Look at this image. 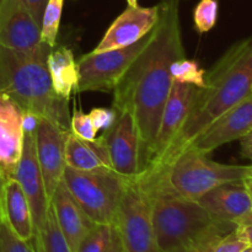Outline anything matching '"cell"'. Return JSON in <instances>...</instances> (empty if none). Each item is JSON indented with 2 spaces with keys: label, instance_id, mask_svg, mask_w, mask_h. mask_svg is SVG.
<instances>
[{
  "label": "cell",
  "instance_id": "cell-1",
  "mask_svg": "<svg viewBox=\"0 0 252 252\" xmlns=\"http://www.w3.org/2000/svg\"><path fill=\"white\" fill-rule=\"evenodd\" d=\"M150 41L116 85L113 110L128 111L139 137V174L149 164L162 110L172 88L171 64L185 58L180 0H160ZM138 174V175H139Z\"/></svg>",
  "mask_w": 252,
  "mask_h": 252
},
{
  "label": "cell",
  "instance_id": "cell-2",
  "mask_svg": "<svg viewBox=\"0 0 252 252\" xmlns=\"http://www.w3.org/2000/svg\"><path fill=\"white\" fill-rule=\"evenodd\" d=\"M252 94V36L236 42L206 73L181 129L161 159L138 176L164 171L214 121ZM137 176V177H138Z\"/></svg>",
  "mask_w": 252,
  "mask_h": 252
},
{
  "label": "cell",
  "instance_id": "cell-3",
  "mask_svg": "<svg viewBox=\"0 0 252 252\" xmlns=\"http://www.w3.org/2000/svg\"><path fill=\"white\" fill-rule=\"evenodd\" d=\"M0 95L15 101L24 113L44 117L63 129H70L68 100L54 93L47 63L1 44Z\"/></svg>",
  "mask_w": 252,
  "mask_h": 252
},
{
  "label": "cell",
  "instance_id": "cell-4",
  "mask_svg": "<svg viewBox=\"0 0 252 252\" xmlns=\"http://www.w3.org/2000/svg\"><path fill=\"white\" fill-rule=\"evenodd\" d=\"M135 179L139 180L149 197L155 238L161 252L196 238L217 221L196 199L174 191L164 176Z\"/></svg>",
  "mask_w": 252,
  "mask_h": 252
},
{
  "label": "cell",
  "instance_id": "cell-5",
  "mask_svg": "<svg viewBox=\"0 0 252 252\" xmlns=\"http://www.w3.org/2000/svg\"><path fill=\"white\" fill-rule=\"evenodd\" d=\"M159 175L164 176L169 186L177 193L197 201L214 187L240 182L252 176V165L220 164L211 160L203 153L186 149L167 169L153 176Z\"/></svg>",
  "mask_w": 252,
  "mask_h": 252
},
{
  "label": "cell",
  "instance_id": "cell-6",
  "mask_svg": "<svg viewBox=\"0 0 252 252\" xmlns=\"http://www.w3.org/2000/svg\"><path fill=\"white\" fill-rule=\"evenodd\" d=\"M126 180L108 169L80 171L65 166L63 174L71 196L95 224H115Z\"/></svg>",
  "mask_w": 252,
  "mask_h": 252
},
{
  "label": "cell",
  "instance_id": "cell-7",
  "mask_svg": "<svg viewBox=\"0 0 252 252\" xmlns=\"http://www.w3.org/2000/svg\"><path fill=\"white\" fill-rule=\"evenodd\" d=\"M113 225L125 252H161L155 238L149 197L138 179L126 180Z\"/></svg>",
  "mask_w": 252,
  "mask_h": 252
},
{
  "label": "cell",
  "instance_id": "cell-8",
  "mask_svg": "<svg viewBox=\"0 0 252 252\" xmlns=\"http://www.w3.org/2000/svg\"><path fill=\"white\" fill-rule=\"evenodd\" d=\"M153 30L142 39L123 48L106 51L102 53H89L78 61L79 85L76 93L81 91H102L110 93L130 64L139 56L148 42L150 41Z\"/></svg>",
  "mask_w": 252,
  "mask_h": 252
},
{
  "label": "cell",
  "instance_id": "cell-9",
  "mask_svg": "<svg viewBox=\"0 0 252 252\" xmlns=\"http://www.w3.org/2000/svg\"><path fill=\"white\" fill-rule=\"evenodd\" d=\"M0 44L44 63L52 51L41 41V26L21 0H0Z\"/></svg>",
  "mask_w": 252,
  "mask_h": 252
},
{
  "label": "cell",
  "instance_id": "cell-10",
  "mask_svg": "<svg viewBox=\"0 0 252 252\" xmlns=\"http://www.w3.org/2000/svg\"><path fill=\"white\" fill-rule=\"evenodd\" d=\"M14 179L21 186L32 212L34 230L46 221L51 199L47 196L36 153V128L24 129V145Z\"/></svg>",
  "mask_w": 252,
  "mask_h": 252
},
{
  "label": "cell",
  "instance_id": "cell-11",
  "mask_svg": "<svg viewBox=\"0 0 252 252\" xmlns=\"http://www.w3.org/2000/svg\"><path fill=\"white\" fill-rule=\"evenodd\" d=\"M44 117H37L36 153L49 199L63 180L68 133Z\"/></svg>",
  "mask_w": 252,
  "mask_h": 252
},
{
  "label": "cell",
  "instance_id": "cell-12",
  "mask_svg": "<svg viewBox=\"0 0 252 252\" xmlns=\"http://www.w3.org/2000/svg\"><path fill=\"white\" fill-rule=\"evenodd\" d=\"M113 171L125 179L139 174V137L135 122L128 111L118 113L116 122L102 134Z\"/></svg>",
  "mask_w": 252,
  "mask_h": 252
},
{
  "label": "cell",
  "instance_id": "cell-13",
  "mask_svg": "<svg viewBox=\"0 0 252 252\" xmlns=\"http://www.w3.org/2000/svg\"><path fill=\"white\" fill-rule=\"evenodd\" d=\"M198 88L189 84L172 83L171 91L167 97L166 103L162 110L161 120H160L159 129H158L157 138H155L154 147H153L152 157L149 164L145 167L144 171L152 169L165 154L172 140L175 139L182 125L186 121L191 110L192 102L197 95ZM143 171V172H144ZM140 175V174H139Z\"/></svg>",
  "mask_w": 252,
  "mask_h": 252
},
{
  "label": "cell",
  "instance_id": "cell-14",
  "mask_svg": "<svg viewBox=\"0 0 252 252\" xmlns=\"http://www.w3.org/2000/svg\"><path fill=\"white\" fill-rule=\"evenodd\" d=\"M252 130V94L214 121L187 149L208 155L221 145L238 140Z\"/></svg>",
  "mask_w": 252,
  "mask_h": 252
},
{
  "label": "cell",
  "instance_id": "cell-15",
  "mask_svg": "<svg viewBox=\"0 0 252 252\" xmlns=\"http://www.w3.org/2000/svg\"><path fill=\"white\" fill-rule=\"evenodd\" d=\"M158 17V5L152 7L128 6L120 16L116 17L115 21L103 34L100 43L91 53H102L134 44L154 29Z\"/></svg>",
  "mask_w": 252,
  "mask_h": 252
},
{
  "label": "cell",
  "instance_id": "cell-16",
  "mask_svg": "<svg viewBox=\"0 0 252 252\" xmlns=\"http://www.w3.org/2000/svg\"><path fill=\"white\" fill-rule=\"evenodd\" d=\"M24 145V112L15 101L0 95V174L14 179Z\"/></svg>",
  "mask_w": 252,
  "mask_h": 252
},
{
  "label": "cell",
  "instance_id": "cell-17",
  "mask_svg": "<svg viewBox=\"0 0 252 252\" xmlns=\"http://www.w3.org/2000/svg\"><path fill=\"white\" fill-rule=\"evenodd\" d=\"M51 206L69 249L71 252H75L81 240L95 226V223L71 196L63 180L52 196Z\"/></svg>",
  "mask_w": 252,
  "mask_h": 252
},
{
  "label": "cell",
  "instance_id": "cell-18",
  "mask_svg": "<svg viewBox=\"0 0 252 252\" xmlns=\"http://www.w3.org/2000/svg\"><path fill=\"white\" fill-rule=\"evenodd\" d=\"M217 220L235 223L252 209V202L243 181L214 187L197 199Z\"/></svg>",
  "mask_w": 252,
  "mask_h": 252
},
{
  "label": "cell",
  "instance_id": "cell-19",
  "mask_svg": "<svg viewBox=\"0 0 252 252\" xmlns=\"http://www.w3.org/2000/svg\"><path fill=\"white\" fill-rule=\"evenodd\" d=\"M1 220L22 240H31L34 235V225L31 207L15 179L5 181L1 197Z\"/></svg>",
  "mask_w": 252,
  "mask_h": 252
},
{
  "label": "cell",
  "instance_id": "cell-20",
  "mask_svg": "<svg viewBox=\"0 0 252 252\" xmlns=\"http://www.w3.org/2000/svg\"><path fill=\"white\" fill-rule=\"evenodd\" d=\"M65 164L80 171L113 170L102 135L95 140H84L69 132L65 144Z\"/></svg>",
  "mask_w": 252,
  "mask_h": 252
},
{
  "label": "cell",
  "instance_id": "cell-21",
  "mask_svg": "<svg viewBox=\"0 0 252 252\" xmlns=\"http://www.w3.org/2000/svg\"><path fill=\"white\" fill-rule=\"evenodd\" d=\"M47 68L51 75L52 88L59 97L69 100L79 85L78 62L68 47L52 48L47 58Z\"/></svg>",
  "mask_w": 252,
  "mask_h": 252
},
{
  "label": "cell",
  "instance_id": "cell-22",
  "mask_svg": "<svg viewBox=\"0 0 252 252\" xmlns=\"http://www.w3.org/2000/svg\"><path fill=\"white\" fill-rule=\"evenodd\" d=\"M234 229L235 223L217 220L196 238L180 244L166 252H214L219 241Z\"/></svg>",
  "mask_w": 252,
  "mask_h": 252
},
{
  "label": "cell",
  "instance_id": "cell-23",
  "mask_svg": "<svg viewBox=\"0 0 252 252\" xmlns=\"http://www.w3.org/2000/svg\"><path fill=\"white\" fill-rule=\"evenodd\" d=\"M33 240L38 252H71L59 229L52 206H49L43 225L34 230Z\"/></svg>",
  "mask_w": 252,
  "mask_h": 252
},
{
  "label": "cell",
  "instance_id": "cell-24",
  "mask_svg": "<svg viewBox=\"0 0 252 252\" xmlns=\"http://www.w3.org/2000/svg\"><path fill=\"white\" fill-rule=\"evenodd\" d=\"M172 81L180 84H189L202 89L206 85V73L196 61L180 58L171 64L170 68Z\"/></svg>",
  "mask_w": 252,
  "mask_h": 252
},
{
  "label": "cell",
  "instance_id": "cell-25",
  "mask_svg": "<svg viewBox=\"0 0 252 252\" xmlns=\"http://www.w3.org/2000/svg\"><path fill=\"white\" fill-rule=\"evenodd\" d=\"M64 0H48L41 22V41L51 48L56 47Z\"/></svg>",
  "mask_w": 252,
  "mask_h": 252
},
{
  "label": "cell",
  "instance_id": "cell-26",
  "mask_svg": "<svg viewBox=\"0 0 252 252\" xmlns=\"http://www.w3.org/2000/svg\"><path fill=\"white\" fill-rule=\"evenodd\" d=\"M113 234L111 224H95L79 244L75 252H106Z\"/></svg>",
  "mask_w": 252,
  "mask_h": 252
},
{
  "label": "cell",
  "instance_id": "cell-27",
  "mask_svg": "<svg viewBox=\"0 0 252 252\" xmlns=\"http://www.w3.org/2000/svg\"><path fill=\"white\" fill-rule=\"evenodd\" d=\"M218 0H199L193 11V22L198 33L209 32L218 19Z\"/></svg>",
  "mask_w": 252,
  "mask_h": 252
},
{
  "label": "cell",
  "instance_id": "cell-28",
  "mask_svg": "<svg viewBox=\"0 0 252 252\" xmlns=\"http://www.w3.org/2000/svg\"><path fill=\"white\" fill-rule=\"evenodd\" d=\"M0 252H38L33 238L22 240L4 220H0Z\"/></svg>",
  "mask_w": 252,
  "mask_h": 252
},
{
  "label": "cell",
  "instance_id": "cell-29",
  "mask_svg": "<svg viewBox=\"0 0 252 252\" xmlns=\"http://www.w3.org/2000/svg\"><path fill=\"white\" fill-rule=\"evenodd\" d=\"M70 132L84 140H95L97 138V130L91 121L90 115H86L76 108L70 117Z\"/></svg>",
  "mask_w": 252,
  "mask_h": 252
},
{
  "label": "cell",
  "instance_id": "cell-30",
  "mask_svg": "<svg viewBox=\"0 0 252 252\" xmlns=\"http://www.w3.org/2000/svg\"><path fill=\"white\" fill-rule=\"evenodd\" d=\"M93 121L94 126H95L96 130H107L113 126L118 117L117 111L113 108H105V107H98L93 108L91 112L89 113Z\"/></svg>",
  "mask_w": 252,
  "mask_h": 252
},
{
  "label": "cell",
  "instance_id": "cell-31",
  "mask_svg": "<svg viewBox=\"0 0 252 252\" xmlns=\"http://www.w3.org/2000/svg\"><path fill=\"white\" fill-rule=\"evenodd\" d=\"M248 245L245 239L236 231V229H234L219 241L214 252H240Z\"/></svg>",
  "mask_w": 252,
  "mask_h": 252
},
{
  "label": "cell",
  "instance_id": "cell-32",
  "mask_svg": "<svg viewBox=\"0 0 252 252\" xmlns=\"http://www.w3.org/2000/svg\"><path fill=\"white\" fill-rule=\"evenodd\" d=\"M235 229L249 245H252V209L235 221Z\"/></svg>",
  "mask_w": 252,
  "mask_h": 252
},
{
  "label": "cell",
  "instance_id": "cell-33",
  "mask_svg": "<svg viewBox=\"0 0 252 252\" xmlns=\"http://www.w3.org/2000/svg\"><path fill=\"white\" fill-rule=\"evenodd\" d=\"M21 1L26 6V9L31 12V15L36 20L37 24L41 26L42 16H43V11L46 9L48 0H21Z\"/></svg>",
  "mask_w": 252,
  "mask_h": 252
},
{
  "label": "cell",
  "instance_id": "cell-34",
  "mask_svg": "<svg viewBox=\"0 0 252 252\" xmlns=\"http://www.w3.org/2000/svg\"><path fill=\"white\" fill-rule=\"evenodd\" d=\"M239 140H240L241 155H243V158L250 160L252 162V130Z\"/></svg>",
  "mask_w": 252,
  "mask_h": 252
},
{
  "label": "cell",
  "instance_id": "cell-35",
  "mask_svg": "<svg viewBox=\"0 0 252 252\" xmlns=\"http://www.w3.org/2000/svg\"><path fill=\"white\" fill-rule=\"evenodd\" d=\"M106 252H125L123 251L122 243H121V239H120V236H118V233H117V230H116L115 225H113L112 239H111L110 246H108L107 251Z\"/></svg>",
  "mask_w": 252,
  "mask_h": 252
},
{
  "label": "cell",
  "instance_id": "cell-36",
  "mask_svg": "<svg viewBox=\"0 0 252 252\" xmlns=\"http://www.w3.org/2000/svg\"><path fill=\"white\" fill-rule=\"evenodd\" d=\"M244 185H245L246 189H248L249 194H250V198H251V202H252V176L248 177V179L244 180Z\"/></svg>",
  "mask_w": 252,
  "mask_h": 252
},
{
  "label": "cell",
  "instance_id": "cell-37",
  "mask_svg": "<svg viewBox=\"0 0 252 252\" xmlns=\"http://www.w3.org/2000/svg\"><path fill=\"white\" fill-rule=\"evenodd\" d=\"M5 180L2 179L1 174H0V220H1V197H2V189H4Z\"/></svg>",
  "mask_w": 252,
  "mask_h": 252
},
{
  "label": "cell",
  "instance_id": "cell-38",
  "mask_svg": "<svg viewBox=\"0 0 252 252\" xmlns=\"http://www.w3.org/2000/svg\"><path fill=\"white\" fill-rule=\"evenodd\" d=\"M138 1H139V0H127L128 6H132V7L139 6V5H138Z\"/></svg>",
  "mask_w": 252,
  "mask_h": 252
},
{
  "label": "cell",
  "instance_id": "cell-39",
  "mask_svg": "<svg viewBox=\"0 0 252 252\" xmlns=\"http://www.w3.org/2000/svg\"><path fill=\"white\" fill-rule=\"evenodd\" d=\"M240 252H252V245H248L246 248H244Z\"/></svg>",
  "mask_w": 252,
  "mask_h": 252
}]
</instances>
